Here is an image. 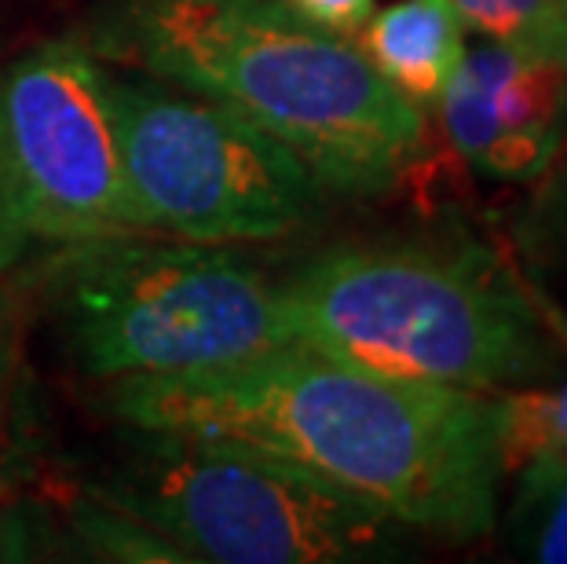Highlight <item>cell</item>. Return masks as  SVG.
Masks as SVG:
<instances>
[{"label":"cell","mask_w":567,"mask_h":564,"mask_svg":"<svg viewBox=\"0 0 567 564\" xmlns=\"http://www.w3.org/2000/svg\"><path fill=\"white\" fill-rule=\"evenodd\" d=\"M100 59L231 106L286 143L326 191L384 195L414 170L425 117L352 38L282 0H106Z\"/></svg>","instance_id":"cell-2"},{"label":"cell","mask_w":567,"mask_h":564,"mask_svg":"<svg viewBox=\"0 0 567 564\" xmlns=\"http://www.w3.org/2000/svg\"><path fill=\"white\" fill-rule=\"evenodd\" d=\"M279 301L297 345L429 386H530L564 356L535 294L476 243L333 246L289 275Z\"/></svg>","instance_id":"cell-3"},{"label":"cell","mask_w":567,"mask_h":564,"mask_svg":"<svg viewBox=\"0 0 567 564\" xmlns=\"http://www.w3.org/2000/svg\"><path fill=\"white\" fill-rule=\"evenodd\" d=\"M136 232L205 246L264 243L308 221L319 180L293 151L205 95L106 74Z\"/></svg>","instance_id":"cell-6"},{"label":"cell","mask_w":567,"mask_h":564,"mask_svg":"<svg viewBox=\"0 0 567 564\" xmlns=\"http://www.w3.org/2000/svg\"><path fill=\"white\" fill-rule=\"evenodd\" d=\"M436 106L451 147L476 173L524 184L546 173L560 151L567 66L494 41L465 48Z\"/></svg>","instance_id":"cell-8"},{"label":"cell","mask_w":567,"mask_h":564,"mask_svg":"<svg viewBox=\"0 0 567 564\" xmlns=\"http://www.w3.org/2000/svg\"><path fill=\"white\" fill-rule=\"evenodd\" d=\"M22 345L16 301L0 290V506L27 476V411H22Z\"/></svg>","instance_id":"cell-13"},{"label":"cell","mask_w":567,"mask_h":564,"mask_svg":"<svg viewBox=\"0 0 567 564\" xmlns=\"http://www.w3.org/2000/svg\"><path fill=\"white\" fill-rule=\"evenodd\" d=\"M103 403L132 433L293 462L400 527L473 543L498 521L494 392L392 378L293 341L202 375L117 378Z\"/></svg>","instance_id":"cell-1"},{"label":"cell","mask_w":567,"mask_h":564,"mask_svg":"<svg viewBox=\"0 0 567 564\" xmlns=\"http://www.w3.org/2000/svg\"><path fill=\"white\" fill-rule=\"evenodd\" d=\"M465 30L513 52L553 59L567 66V4L564 0H451Z\"/></svg>","instance_id":"cell-11"},{"label":"cell","mask_w":567,"mask_h":564,"mask_svg":"<svg viewBox=\"0 0 567 564\" xmlns=\"http://www.w3.org/2000/svg\"><path fill=\"white\" fill-rule=\"evenodd\" d=\"M564 4H567V0H564Z\"/></svg>","instance_id":"cell-17"},{"label":"cell","mask_w":567,"mask_h":564,"mask_svg":"<svg viewBox=\"0 0 567 564\" xmlns=\"http://www.w3.org/2000/svg\"><path fill=\"white\" fill-rule=\"evenodd\" d=\"M27 243H30V235L19 227L16 213H11L8 198H4V187H0V275H8L11 268H16Z\"/></svg>","instance_id":"cell-15"},{"label":"cell","mask_w":567,"mask_h":564,"mask_svg":"<svg viewBox=\"0 0 567 564\" xmlns=\"http://www.w3.org/2000/svg\"><path fill=\"white\" fill-rule=\"evenodd\" d=\"M494 448L502 476L567 459V381L494 392Z\"/></svg>","instance_id":"cell-10"},{"label":"cell","mask_w":567,"mask_h":564,"mask_svg":"<svg viewBox=\"0 0 567 564\" xmlns=\"http://www.w3.org/2000/svg\"><path fill=\"white\" fill-rule=\"evenodd\" d=\"M143 437L89 488L122 517L168 543L179 561L333 564L378 557L400 524L378 506L271 454Z\"/></svg>","instance_id":"cell-5"},{"label":"cell","mask_w":567,"mask_h":564,"mask_svg":"<svg viewBox=\"0 0 567 564\" xmlns=\"http://www.w3.org/2000/svg\"><path fill=\"white\" fill-rule=\"evenodd\" d=\"M509 527L527 561L567 564V459L535 462L516 473Z\"/></svg>","instance_id":"cell-12"},{"label":"cell","mask_w":567,"mask_h":564,"mask_svg":"<svg viewBox=\"0 0 567 564\" xmlns=\"http://www.w3.org/2000/svg\"><path fill=\"white\" fill-rule=\"evenodd\" d=\"M0 187L30 238L136 232L106 70L84 41L38 44L0 70Z\"/></svg>","instance_id":"cell-7"},{"label":"cell","mask_w":567,"mask_h":564,"mask_svg":"<svg viewBox=\"0 0 567 564\" xmlns=\"http://www.w3.org/2000/svg\"><path fill=\"white\" fill-rule=\"evenodd\" d=\"M300 19L316 22L319 30H330L337 38H352L363 30V22L373 16V0H282Z\"/></svg>","instance_id":"cell-14"},{"label":"cell","mask_w":567,"mask_h":564,"mask_svg":"<svg viewBox=\"0 0 567 564\" xmlns=\"http://www.w3.org/2000/svg\"><path fill=\"white\" fill-rule=\"evenodd\" d=\"M52 286L66 352L100 381L202 375L293 345L279 286L224 246L95 238L66 246Z\"/></svg>","instance_id":"cell-4"},{"label":"cell","mask_w":567,"mask_h":564,"mask_svg":"<svg viewBox=\"0 0 567 564\" xmlns=\"http://www.w3.org/2000/svg\"><path fill=\"white\" fill-rule=\"evenodd\" d=\"M373 70L410 103H436L465 55V22L451 0H395L355 33Z\"/></svg>","instance_id":"cell-9"},{"label":"cell","mask_w":567,"mask_h":564,"mask_svg":"<svg viewBox=\"0 0 567 564\" xmlns=\"http://www.w3.org/2000/svg\"><path fill=\"white\" fill-rule=\"evenodd\" d=\"M542 209H546V221L557 235H567V158L560 162L557 176H553V184L546 191V202H542Z\"/></svg>","instance_id":"cell-16"}]
</instances>
